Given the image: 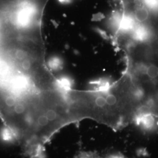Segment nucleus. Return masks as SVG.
I'll use <instances>...</instances> for the list:
<instances>
[{"label":"nucleus","instance_id":"7ed1b4c3","mask_svg":"<svg viewBox=\"0 0 158 158\" xmlns=\"http://www.w3.org/2000/svg\"><path fill=\"white\" fill-rule=\"evenodd\" d=\"M137 24L138 23H136L132 14H124L118 33L130 34L135 28Z\"/></svg>","mask_w":158,"mask_h":158},{"label":"nucleus","instance_id":"f03ea898","mask_svg":"<svg viewBox=\"0 0 158 158\" xmlns=\"http://www.w3.org/2000/svg\"><path fill=\"white\" fill-rule=\"evenodd\" d=\"M130 35L134 42L145 44L152 38V34L151 29L145 23H138Z\"/></svg>","mask_w":158,"mask_h":158},{"label":"nucleus","instance_id":"39448f33","mask_svg":"<svg viewBox=\"0 0 158 158\" xmlns=\"http://www.w3.org/2000/svg\"><path fill=\"white\" fill-rule=\"evenodd\" d=\"M142 2L149 11L158 12V0H142Z\"/></svg>","mask_w":158,"mask_h":158},{"label":"nucleus","instance_id":"f257e3e1","mask_svg":"<svg viewBox=\"0 0 158 158\" xmlns=\"http://www.w3.org/2000/svg\"><path fill=\"white\" fill-rule=\"evenodd\" d=\"M69 98L73 123L91 119L115 130L134 123L144 104L141 92L126 71L114 82L98 80L87 90L70 89Z\"/></svg>","mask_w":158,"mask_h":158},{"label":"nucleus","instance_id":"20e7f679","mask_svg":"<svg viewBox=\"0 0 158 158\" xmlns=\"http://www.w3.org/2000/svg\"><path fill=\"white\" fill-rule=\"evenodd\" d=\"M136 23H145L149 18V11L143 6H138L132 14Z\"/></svg>","mask_w":158,"mask_h":158}]
</instances>
